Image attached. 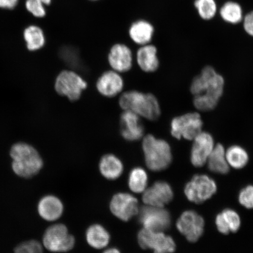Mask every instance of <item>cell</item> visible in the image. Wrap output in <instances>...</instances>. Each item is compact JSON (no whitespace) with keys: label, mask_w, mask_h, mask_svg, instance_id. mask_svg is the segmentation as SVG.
I'll use <instances>...</instances> for the list:
<instances>
[{"label":"cell","mask_w":253,"mask_h":253,"mask_svg":"<svg viewBox=\"0 0 253 253\" xmlns=\"http://www.w3.org/2000/svg\"><path fill=\"white\" fill-rule=\"evenodd\" d=\"M224 85L223 78L211 66H206L190 88L196 108L202 112L214 109L222 96Z\"/></svg>","instance_id":"6da1fadb"},{"label":"cell","mask_w":253,"mask_h":253,"mask_svg":"<svg viewBox=\"0 0 253 253\" xmlns=\"http://www.w3.org/2000/svg\"><path fill=\"white\" fill-rule=\"evenodd\" d=\"M120 107L151 121L159 118L161 109L157 98L151 93L131 90L123 93L119 99Z\"/></svg>","instance_id":"7a4b0ae2"},{"label":"cell","mask_w":253,"mask_h":253,"mask_svg":"<svg viewBox=\"0 0 253 253\" xmlns=\"http://www.w3.org/2000/svg\"><path fill=\"white\" fill-rule=\"evenodd\" d=\"M12 158V167L17 175L30 178L40 172L43 166L42 158L38 151L31 145L17 143L10 152Z\"/></svg>","instance_id":"3957f363"},{"label":"cell","mask_w":253,"mask_h":253,"mask_svg":"<svg viewBox=\"0 0 253 253\" xmlns=\"http://www.w3.org/2000/svg\"><path fill=\"white\" fill-rule=\"evenodd\" d=\"M145 163L153 171H161L171 163V150L167 141L158 139L151 134L144 136L142 140Z\"/></svg>","instance_id":"277c9868"},{"label":"cell","mask_w":253,"mask_h":253,"mask_svg":"<svg viewBox=\"0 0 253 253\" xmlns=\"http://www.w3.org/2000/svg\"><path fill=\"white\" fill-rule=\"evenodd\" d=\"M137 216L144 229L156 232H165L171 223L169 213L164 208L145 205L140 208Z\"/></svg>","instance_id":"5b68a950"},{"label":"cell","mask_w":253,"mask_h":253,"mask_svg":"<svg viewBox=\"0 0 253 253\" xmlns=\"http://www.w3.org/2000/svg\"><path fill=\"white\" fill-rule=\"evenodd\" d=\"M43 243L50 252H66L74 248L75 240L64 224H56L46 229L43 237Z\"/></svg>","instance_id":"8992f818"},{"label":"cell","mask_w":253,"mask_h":253,"mask_svg":"<svg viewBox=\"0 0 253 253\" xmlns=\"http://www.w3.org/2000/svg\"><path fill=\"white\" fill-rule=\"evenodd\" d=\"M203 122L198 113H186L174 118L171 122V134L180 140L181 138L193 140L202 132Z\"/></svg>","instance_id":"52a82bcc"},{"label":"cell","mask_w":253,"mask_h":253,"mask_svg":"<svg viewBox=\"0 0 253 253\" xmlns=\"http://www.w3.org/2000/svg\"><path fill=\"white\" fill-rule=\"evenodd\" d=\"M87 84L77 73L71 71H63L56 79L55 88L56 92L66 96L71 101L81 97L82 91L86 89Z\"/></svg>","instance_id":"ba28073f"},{"label":"cell","mask_w":253,"mask_h":253,"mask_svg":"<svg viewBox=\"0 0 253 253\" xmlns=\"http://www.w3.org/2000/svg\"><path fill=\"white\" fill-rule=\"evenodd\" d=\"M138 242L142 249L153 250L154 253H172L176 249L172 237L163 232L144 228L138 234Z\"/></svg>","instance_id":"9c48e42d"},{"label":"cell","mask_w":253,"mask_h":253,"mask_svg":"<svg viewBox=\"0 0 253 253\" xmlns=\"http://www.w3.org/2000/svg\"><path fill=\"white\" fill-rule=\"evenodd\" d=\"M216 183L205 175H197L186 184L185 194L189 201L202 204L211 198L216 192Z\"/></svg>","instance_id":"30bf717a"},{"label":"cell","mask_w":253,"mask_h":253,"mask_svg":"<svg viewBox=\"0 0 253 253\" xmlns=\"http://www.w3.org/2000/svg\"><path fill=\"white\" fill-rule=\"evenodd\" d=\"M204 225L203 218L193 211L183 212L176 223L177 229L190 242L198 241L204 233Z\"/></svg>","instance_id":"8fae6325"},{"label":"cell","mask_w":253,"mask_h":253,"mask_svg":"<svg viewBox=\"0 0 253 253\" xmlns=\"http://www.w3.org/2000/svg\"><path fill=\"white\" fill-rule=\"evenodd\" d=\"M110 211L119 219L127 221L138 214V202L134 196L126 193H119L113 197Z\"/></svg>","instance_id":"7c38bea8"},{"label":"cell","mask_w":253,"mask_h":253,"mask_svg":"<svg viewBox=\"0 0 253 253\" xmlns=\"http://www.w3.org/2000/svg\"><path fill=\"white\" fill-rule=\"evenodd\" d=\"M142 201L145 205L164 208L173 197V191L169 184L164 181L155 182L151 187L142 192Z\"/></svg>","instance_id":"4fadbf2b"},{"label":"cell","mask_w":253,"mask_h":253,"mask_svg":"<svg viewBox=\"0 0 253 253\" xmlns=\"http://www.w3.org/2000/svg\"><path fill=\"white\" fill-rule=\"evenodd\" d=\"M191 160L195 167L204 166L214 147V140L210 134L202 131L194 140Z\"/></svg>","instance_id":"5bb4252c"},{"label":"cell","mask_w":253,"mask_h":253,"mask_svg":"<svg viewBox=\"0 0 253 253\" xmlns=\"http://www.w3.org/2000/svg\"><path fill=\"white\" fill-rule=\"evenodd\" d=\"M121 133L125 140L134 141L143 137L144 128L140 117L130 111L124 110L120 117Z\"/></svg>","instance_id":"9a60e30c"},{"label":"cell","mask_w":253,"mask_h":253,"mask_svg":"<svg viewBox=\"0 0 253 253\" xmlns=\"http://www.w3.org/2000/svg\"><path fill=\"white\" fill-rule=\"evenodd\" d=\"M108 60L113 71L118 73L127 72L132 67V51L125 44L116 43L111 47Z\"/></svg>","instance_id":"2e32d148"},{"label":"cell","mask_w":253,"mask_h":253,"mask_svg":"<svg viewBox=\"0 0 253 253\" xmlns=\"http://www.w3.org/2000/svg\"><path fill=\"white\" fill-rule=\"evenodd\" d=\"M124 82L118 72L110 71L104 72L98 79L96 87L103 96L112 97L121 92Z\"/></svg>","instance_id":"e0dca14e"},{"label":"cell","mask_w":253,"mask_h":253,"mask_svg":"<svg viewBox=\"0 0 253 253\" xmlns=\"http://www.w3.org/2000/svg\"><path fill=\"white\" fill-rule=\"evenodd\" d=\"M154 34V27L150 22L138 20L132 23L129 28L128 34L133 42L140 45L150 43Z\"/></svg>","instance_id":"ac0fdd59"},{"label":"cell","mask_w":253,"mask_h":253,"mask_svg":"<svg viewBox=\"0 0 253 253\" xmlns=\"http://www.w3.org/2000/svg\"><path fill=\"white\" fill-rule=\"evenodd\" d=\"M38 210L44 220L55 221L62 216L63 205L59 198L54 196L47 195L41 199Z\"/></svg>","instance_id":"d6986e66"},{"label":"cell","mask_w":253,"mask_h":253,"mask_svg":"<svg viewBox=\"0 0 253 253\" xmlns=\"http://www.w3.org/2000/svg\"><path fill=\"white\" fill-rule=\"evenodd\" d=\"M137 61L142 71L145 72L156 71L159 67L157 47L149 43L141 46L137 53Z\"/></svg>","instance_id":"ffe728a7"},{"label":"cell","mask_w":253,"mask_h":253,"mask_svg":"<svg viewBox=\"0 0 253 253\" xmlns=\"http://www.w3.org/2000/svg\"><path fill=\"white\" fill-rule=\"evenodd\" d=\"M99 169L104 178L114 180L121 176L123 165L122 161L115 155L107 154L100 161Z\"/></svg>","instance_id":"44dd1931"},{"label":"cell","mask_w":253,"mask_h":253,"mask_svg":"<svg viewBox=\"0 0 253 253\" xmlns=\"http://www.w3.org/2000/svg\"><path fill=\"white\" fill-rule=\"evenodd\" d=\"M216 224L217 229L224 235L229 232H236L240 226V219L239 214L235 211L231 210H224L218 214Z\"/></svg>","instance_id":"7402d4cb"},{"label":"cell","mask_w":253,"mask_h":253,"mask_svg":"<svg viewBox=\"0 0 253 253\" xmlns=\"http://www.w3.org/2000/svg\"><path fill=\"white\" fill-rule=\"evenodd\" d=\"M207 163L209 169L215 173L226 174L229 171V165L226 160V151L222 145H214L209 157Z\"/></svg>","instance_id":"603a6c76"},{"label":"cell","mask_w":253,"mask_h":253,"mask_svg":"<svg viewBox=\"0 0 253 253\" xmlns=\"http://www.w3.org/2000/svg\"><path fill=\"white\" fill-rule=\"evenodd\" d=\"M88 244L96 249H102L109 245L110 236L107 231L100 224H93L86 232Z\"/></svg>","instance_id":"cb8c5ba5"},{"label":"cell","mask_w":253,"mask_h":253,"mask_svg":"<svg viewBox=\"0 0 253 253\" xmlns=\"http://www.w3.org/2000/svg\"><path fill=\"white\" fill-rule=\"evenodd\" d=\"M24 37L28 49L39 50L45 45V37L42 28L37 25H30L24 31Z\"/></svg>","instance_id":"d4e9b609"},{"label":"cell","mask_w":253,"mask_h":253,"mask_svg":"<svg viewBox=\"0 0 253 253\" xmlns=\"http://www.w3.org/2000/svg\"><path fill=\"white\" fill-rule=\"evenodd\" d=\"M220 15L226 23L237 24L243 20V11L242 6L235 1H227L220 9Z\"/></svg>","instance_id":"484cf974"},{"label":"cell","mask_w":253,"mask_h":253,"mask_svg":"<svg viewBox=\"0 0 253 253\" xmlns=\"http://www.w3.org/2000/svg\"><path fill=\"white\" fill-rule=\"evenodd\" d=\"M148 175L146 171L142 168H135L129 173L128 186L131 191L140 194L147 188Z\"/></svg>","instance_id":"4316f807"},{"label":"cell","mask_w":253,"mask_h":253,"mask_svg":"<svg viewBox=\"0 0 253 253\" xmlns=\"http://www.w3.org/2000/svg\"><path fill=\"white\" fill-rule=\"evenodd\" d=\"M227 163L231 167L236 169H241L248 163L249 156L243 148L237 145H233L226 151Z\"/></svg>","instance_id":"83f0119b"},{"label":"cell","mask_w":253,"mask_h":253,"mask_svg":"<svg viewBox=\"0 0 253 253\" xmlns=\"http://www.w3.org/2000/svg\"><path fill=\"white\" fill-rule=\"evenodd\" d=\"M194 6L202 19L211 20L216 15L217 5L215 0H195Z\"/></svg>","instance_id":"f1b7e54d"},{"label":"cell","mask_w":253,"mask_h":253,"mask_svg":"<svg viewBox=\"0 0 253 253\" xmlns=\"http://www.w3.org/2000/svg\"><path fill=\"white\" fill-rule=\"evenodd\" d=\"M52 0H26L27 10L38 18H42L46 15V6L51 4Z\"/></svg>","instance_id":"f546056e"},{"label":"cell","mask_w":253,"mask_h":253,"mask_svg":"<svg viewBox=\"0 0 253 253\" xmlns=\"http://www.w3.org/2000/svg\"><path fill=\"white\" fill-rule=\"evenodd\" d=\"M15 253H43L42 246L36 240L21 243L14 250Z\"/></svg>","instance_id":"4dcf8cb0"},{"label":"cell","mask_w":253,"mask_h":253,"mask_svg":"<svg viewBox=\"0 0 253 253\" xmlns=\"http://www.w3.org/2000/svg\"><path fill=\"white\" fill-rule=\"evenodd\" d=\"M239 202L243 207L253 209V186H248L240 193Z\"/></svg>","instance_id":"1f68e13d"},{"label":"cell","mask_w":253,"mask_h":253,"mask_svg":"<svg viewBox=\"0 0 253 253\" xmlns=\"http://www.w3.org/2000/svg\"><path fill=\"white\" fill-rule=\"evenodd\" d=\"M243 28L246 33L253 37V11L249 12L243 17Z\"/></svg>","instance_id":"d6a6232c"},{"label":"cell","mask_w":253,"mask_h":253,"mask_svg":"<svg viewBox=\"0 0 253 253\" xmlns=\"http://www.w3.org/2000/svg\"><path fill=\"white\" fill-rule=\"evenodd\" d=\"M19 0H0V8L12 9L18 4Z\"/></svg>","instance_id":"836d02e7"},{"label":"cell","mask_w":253,"mask_h":253,"mask_svg":"<svg viewBox=\"0 0 253 253\" xmlns=\"http://www.w3.org/2000/svg\"><path fill=\"white\" fill-rule=\"evenodd\" d=\"M103 253H121L120 252L118 249L115 248H110L107 249L106 251H104Z\"/></svg>","instance_id":"e575fe53"},{"label":"cell","mask_w":253,"mask_h":253,"mask_svg":"<svg viewBox=\"0 0 253 253\" xmlns=\"http://www.w3.org/2000/svg\"><path fill=\"white\" fill-rule=\"evenodd\" d=\"M89 1H100V0H89Z\"/></svg>","instance_id":"d590c367"}]
</instances>
